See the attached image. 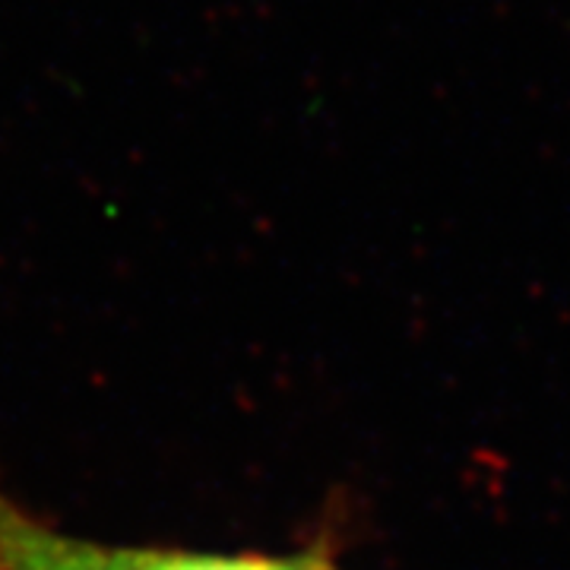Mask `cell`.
<instances>
[{
  "label": "cell",
  "mask_w": 570,
  "mask_h": 570,
  "mask_svg": "<svg viewBox=\"0 0 570 570\" xmlns=\"http://www.w3.org/2000/svg\"><path fill=\"white\" fill-rule=\"evenodd\" d=\"M0 570H326L311 561L115 549L70 539L0 501Z\"/></svg>",
  "instance_id": "cell-1"
}]
</instances>
